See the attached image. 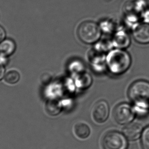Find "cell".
<instances>
[{"instance_id": "1", "label": "cell", "mask_w": 149, "mask_h": 149, "mask_svg": "<svg viewBox=\"0 0 149 149\" xmlns=\"http://www.w3.org/2000/svg\"><path fill=\"white\" fill-rule=\"evenodd\" d=\"M128 96L135 106L142 110L149 109V83L138 81L129 88Z\"/></svg>"}, {"instance_id": "2", "label": "cell", "mask_w": 149, "mask_h": 149, "mask_svg": "<svg viewBox=\"0 0 149 149\" xmlns=\"http://www.w3.org/2000/svg\"><path fill=\"white\" fill-rule=\"evenodd\" d=\"M106 60L110 71L117 75L126 72L129 69L131 63L129 54L121 49H115L109 52Z\"/></svg>"}, {"instance_id": "3", "label": "cell", "mask_w": 149, "mask_h": 149, "mask_svg": "<svg viewBox=\"0 0 149 149\" xmlns=\"http://www.w3.org/2000/svg\"><path fill=\"white\" fill-rule=\"evenodd\" d=\"M77 34L83 42L92 44L97 42L100 38L101 28L95 22L86 21L81 23L79 26Z\"/></svg>"}, {"instance_id": "4", "label": "cell", "mask_w": 149, "mask_h": 149, "mask_svg": "<svg viewBox=\"0 0 149 149\" xmlns=\"http://www.w3.org/2000/svg\"><path fill=\"white\" fill-rule=\"evenodd\" d=\"M103 149H127L128 142L125 136L117 131H109L102 139Z\"/></svg>"}, {"instance_id": "5", "label": "cell", "mask_w": 149, "mask_h": 149, "mask_svg": "<svg viewBox=\"0 0 149 149\" xmlns=\"http://www.w3.org/2000/svg\"><path fill=\"white\" fill-rule=\"evenodd\" d=\"M135 116V112L130 105L122 103L118 105L114 110L113 117L117 123L121 125H125L133 120Z\"/></svg>"}, {"instance_id": "6", "label": "cell", "mask_w": 149, "mask_h": 149, "mask_svg": "<svg viewBox=\"0 0 149 149\" xmlns=\"http://www.w3.org/2000/svg\"><path fill=\"white\" fill-rule=\"evenodd\" d=\"M108 104L105 101L101 100L95 104L92 110L93 120L97 123H103L107 120L109 116Z\"/></svg>"}, {"instance_id": "7", "label": "cell", "mask_w": 149, "mask_h": 149, "mask_svg": "<svg viewBox=\"0 0 149 149\" xmlns=\"http://www.w3.org/2000/svg\"><path fill=\"white\" fill-rule=\"evenodd\" d=\"M134 38L141 44L149 43V23L143 22L137 24L133 30Z\"/></svg>"}, {"instance_id": "8", "label": "cell", "mask_w": 149, "mask_h": 149, "mask_svg": "<svg viewBox=\"0 0 149 149\" xmlns=\"http://www.w3.org/2000/svg\"><path fill=\"white\" fill-rule=\"evenodd\" d=\"M142 127L138 123H132L127 125L123 129V133L130 141L138 139L141 134Z\"/></svg>"}, {"instance_id": "9", "label": "cell", "mask_w": 149, "mask_h": 149, "mask_svg": "<svg viewBox=\"0 0 149 149\" xmlns=\"http://www.w3.org/2000/svg\"><path fill=\"white\" fill-rule=\"evenodd\" d=\"M130 43V39L129 36L123 31L117 33L114 37L113 45L118 48H126L129 46Z\"/></svg>"}, {"instance_id": "10", "label": "cell", "mask_w": 149, "mask_h": 149, "mask_svg": "<svg viewBox=\"0 0 149 149\" xmlns=\"http://www.w3.org/2000/svg\"><path fill=\"white\" fill-rule=\"evenodd\" d=\"M46 113L51 116L58 115L61 111L60 103L56 99H49L45 105Z\"/></svg>"}, {"instance_id": "11", "label": "cell", "mask_w": 149, "mask_h": 149, "mask_svg": "<svg viewBox=\"0 0 149 149\" xmlns=\"http://www.w3.org/2000/svg\"><path fill=\"white\" fill-rule=\"evenodd\" d=\"M16 46L11 40L6 39L0 43V54L4 56H9L14 52Z\"/></svg>"}, {"instance_id": "12", "label": "cell", "mask_w": 149, "mask_h": 149, "mask_svg": "<svg viewBox=\"0 0 149 149\" xmlns=\"http://www.w3.org/2000/svg\"><path fill=\"white\" fill-rule=\"evenodd\" d=\"M74 132L77 137L81 139H85L89 137L91 130L89 126L85 123H78L74 125Z\"/></svg>"}, {"instance_id": "13", "label": "cell", "mask_w": 149, "mask_h": 149, "mask_svg": "<svg viewBox=\"0 0 149 149\" xmlns=\"http://www.w3.org/2000/svg\"><path fill=\"white\" fill-rule=\"evenodd\" d=\"M20 79V75L15 70L9 71L5 77V81L9 84H15L18 82Z\"/></svg>"}, {"instance_id": "14", "label": "cell", "mask_w": 149, "mask_h": 149, "mask_svg": "<svg viewBox=\"0 0 149 149\" xmlns=\"http://www.w3.org/2000/svg\"><path fill=\"white\" fill-rule=\"evenodd\" d=\"M143 149H149V126L143 130L141 140Z\"/></svg>"}, {"instance_id": "15", "label": "cell", "mask_w": 149, "mask_h": 149, "mask_svg": "<svg viewBox=\"0 0 149 149\" xmlns=\"http://www.w3.org/2000/svg\"><path fill=\"white\" fill-rule=\"evenodd\" d=\"M5 37V32L3 28L0 26V42H1L3 40Z\"/></svg>"}, {"instance_id": "16", "label": "cell", "mask_w": 149, "mask_h": 149, "mask_svg": "<svg viewBox=\"0 0 149 149\" xmlns=\"http://www.w3.org/2000/svg\"><path fill=\"white\" fill-rule=\"evenodd\" d=\"M143 18L145 22L149 23V10L145 11V13L143 14Z\"/></svg>"}, {"instance_id": "17", "label": "cell", "mask_w": 149, "mask_h": 149, "mask_svg": "<svg viewBox=\"0 0 149 149\" xmlns=\"http://www.w3.org/2000/svg\"><path fill=\"white\" fill-rule=\"evenodd\" d=\"M4 72L5 71L4 67L2 66L1 65H0V80L2 79V78L4 77Z\"/></svg>"}]
</instances>
